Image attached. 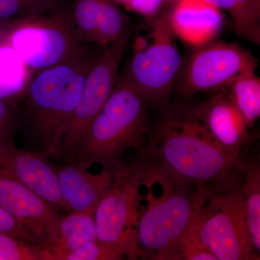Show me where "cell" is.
<instances>
[{
	"label": "cell",
	"instance_id": "83f0119b",
	"mask_svg": "<svg viewBox=\"0 0 260 260\" xmlns=\"http://www.w3.org/2000/svg\"><path fill=\"white\" fill-rule=\"evenodd\" d=\"M16 227L15 219L0 207V234H11Z\"/></svg>",
	"mask_w": 260,
	"mask_h": 260
},
{
	"label": "cell",
	"instance_id": "4316f807",
	"mask_svg": "<svg viewBox=\"0 0 260 260\" xmlns=\"http://www.w3.org/2000/svg\"><path fill=\"white\" fill-rule=\"evenodd\" d=\"M164 0H129L126 8L148 17L153 18L160 11Z\"/></svg>",
	"mask_w": 260,
	"mask_h": 260
},
{
	"label": "cell",
	"instance_id": "8fae6325",
	"mask_svg": "<svg viewBox=\"0 0 260 260\" xmlns=\"http://www.w3.org/2000/svg\"><path fill=\"white\" fill-rule=\"evenodd\" d=\"M0 207L44 248L55 238L56 208L14 177L0 170Z\"/></svg>",
	"mask_w": 260,
	"mask_h": 260
},
{
	"label": "cell",
	"instance_id": "cb8c5ba5",
	"mask_svg": "<svg viewBox=\"0 0 260 260\" xmlns=\"http://www.w3.org/2000/svg\"><path fill=\"white\" fill-rule=\"evenodd\" d=\"M125 257L117 246L97 239L69 253L64 260H121Z\"/></svg>",
	"mask_w": 260,
	"mask_h": 260
},
{
	"label": "cell",
	"instance_id": "3957f363",
	"mask_svg": "<svg viewBox=\"0 0 260 260\" xmlns=\"http://www.w3.org/2000/svg\"><path fill=\"white\" fill-rule=\"evenodd\" d=\"M148 105L119 76L105 105L88 126L69 162L83 169L95 164L116 172L126 165L124 155L143 150L150 129Z\"/></svg>",
	"mask_w": 260,
	"mask_h": 260
},
{
	"label": "cell",
	"instance_id": "9c48e42d",
	"mask_svg": "<svg viewBox=\"0 0 260 260\" xmlns=\"http://www.w3.org/2000/svg\"><path fill=\"white\" fill-rule=\"evenodd\" d=\"M130 37L129 29L104 49L89 70L79 102L61 140L59 158L70 161L90 123L110 97L119 79V67Z\"/></svg>",
	"mask_w": 260,
	"mask_h": 260
},
{
	"label": "cell",
	"instance_id": "ac0fdd59",
	"mask_svg": "<svg viewBox=\"0 0 260 260\" xmlns=\"http://www.w3.org/2000/svg\"><path fill=\"white\" fill-rule=\"evenodd\" d=\"M241 187L253 245L260 251V168L259 162L240 158Z\"/></svg>",
	"mask_w": 260,
	"mask_h": 260
},
{
	"label": "cell",
	"instance_id": "7a4b0ae2",
	"mask_svg": "<svg viewBox=\"0 0 260 260\" xmlns=\"http://www.w3.org/2000/svg\"><path fill=\"white\" fill-rule=\"evenodd\" d=\"M66 62L37 71L21 92L18 125L42 147L59 157L61 140L78 105L87 73L104 49H93Z\"/></svg>",
	"mask_w": 260,
	"mask_h": 260
},
{
	"label": "cell",
	"instance_id": "484cf974",
	"mask_svg": "<svg viewBox=\"0 0 260 260\" xmlns=\"http://www.w3.org/2000/svg\"><path fill=\"white\" fill-rule=\"evenodd\" d=\"M18 125V107L10 105L6 99H0V143L13 140V130Z\"/></svg>",
	"mask_w": 260,
	"mask_h": 260
},
{
	"label": "cell",
	"instance_id": "8992f818",
	"mask_svg": "<svg viewBox=\"0 0 260 260\" xmlns=\"http://www.w3.org/2000/svg\"><path fill=\"white\" fill-rule=\"evenodd\" d=\"M172 8L160 10L151 21L150 43L140 39L133 58L119 76L139 94L147 105L169 104L178 76L181 56L171 20Z\"/></svg>",
	"mask_w": 260,
	"mask_h": 260
},
{
	"label": "cell",
	"instance_id": "9a60e30c",
	"mask_svg": "<svg viewBox=\"0 0 260 260\" xmlns=\"http://www.w3.org/2000/svg\"><path fill=\"white\" fill-rule=\"evenodd\" d=\"M171 20L177 37L198 47L211 42L223 25L221 11L205 0H178Z\"/></svg>",
	"mask_w": 260,
	"mask_h": 260
},
{
	"label": "cell",
	"instance_id": "7402d4cb",
	"mask_svg": "<svg viewBox=\"0 0 260 260\" xmlns=\"http://www.w3.org/2000/svg\"><path fill=\"white\" fill-rule=\"evenodd\" d=\"M61 0H0V20L16 23L56 10Z\"/></svg>",
	"mask_w": 260,
	"mask_h": 260
},
{
	"label": "cell",
	"instance_id": "6da1fadb",
	"mask_svg": "<svg viewBox=\"0 0 260 260\" xmlns=\"http://www.w3.org/2000/svg\"><path fill=\"white\" fill-rule=\"evenodd\" d=\"M239 158L224 151L192 107L176 104L162 108L133 164L181 184L200 186L223 179Z\"/></svg>",
	"mask_w": 260,
	"mask_h": 260
},
{
	"label": "cell",
	"instance_id": "603a6c76",
	"mask_svg": "<svg viewBox=\"0 0 260 260\" xmlns=\"http://www.w3.org/2000/svg\"><path fill=\"white\" fill-rule=\"evenodd\" d=\"M0 260H46L45 251L35 243L0 234Z\"/></svg>",
	"mask_w": 260,
	"mask_h": 260
},
{
	"label": "cell",
	"instance_id": "d6986e66",
	"mask_svg": "<svg viewBox=\"0 0 260 260\" xmlns=\"http://www.w3.org/2000/svg\"><path fill=\"white\" fill-rule=\"evenodd\" d=\"M223 89V88H222ZM225 89L233 104L244 116L249 128L260 116V78L255 73L239 75Z\"/></svg>",
	"mask_w": 260,
	"mask_h": 260
},
{
	"label": "cell",
	"instance_id": "5b68a950",
	"mask_svg": "<svg viewBox=\"0 0 260 260\" xmlns=\"http://www.w3.org/2000/svg\"><path fill=\"white\" fill-rule=\"evenodd\" d=\"M240 158L226 177L205 184L194 218L200 238L217 260L259 259L241 187Z\"/></svg>",
	"mask_w": 260,
	"mask_h": 260
},
{
	"label": "cell",
	"instance_id": "ba28073f",
	"mask_svg": "<svg viewBox=\"0 0 260 260\" xmlns=\"http://www.w3.org/2000/svg\"><path fill=\"white\" fill-rule=\"evenodd\" d=\"M141 186L138 169L126 164L116 172L93 213L98 239L117 246L129 259L138 258Z\"/></svg>",
	"mask_w": 260,
	"mask_h": 260
},
{
	"label": "cell",
	"instance_id": "30bf717a",
	"mask_svg": "<svg viewBox=\"0 0 260 260\" xmlns=\"http://www.w3.org/2000/svg\"><path fill=\"white\" fill-rule=\"evenodd\" d=\"M258 59L234 43L210 42L191 54L179 84L181 97L225 88L239 75L255 73Z\"/></svg>",
	"mask_w": 260,
	"mask_h": 260
},
{
	"label": "cell",
	"instance_id": "2e32d148",
	"mask_svg": "<svg viewBox=\"0 0 260 260\" xmlns=\"http://www.w3.org/2000/svg\"><path fill=\"white\" fill-rule=\"evenodd\" d=\"M97 239L93 213L68 212L59 217L55 238L44 248L46 260H64L69 253Z\"/></svg>",
	"mask_w": 260,
	"mask_h": 260
},
{
	"label": "cell",
	"instance_id": "e0dca14e",
	"mask_svg": "<svg viewBox=\"0 0 260 260\" xmlns=\"http://www.w3.org/2000/svg\"><path fill=\"white\" fill-rule=\"evenodd\" d=\"M232 18L234 31L247 42L260 44V0H205Z\"/></svg>",
	"mask_w": 260,
	"mask_h": 260
},
{
	"label": "cell",
	"instance_id": "4fadbf2b",
	"mask_svg": "<svg viewBox=\"0 0 260 260\" xmlns=\"http://www.w3.org/2000/svg\"><path fill=\"white\" fill-rule=\"evenodd\" d=\"M192 108L195 115L224 151L233 158H241L243 149L250 140L249 127L225 89L214 92L207 102Z\"/></svg>",
	"mask_w": 260,
	"mask_h": 260
},
{
	"label": "cell",
	"instance_id": "277c9868",
	"mask_svg": "<svg viewBox=\"0 0 260 260\" xmlns=\"http://www.w3.org/2000/svg\"><path fill=\"white\" fill-rule=\"evenodd\" d=\"M141 169L153 176L160 186V194L141 177L147 189V205L140 208L138 225V257L152 260H180L181 236L198 213L204 185L181 184L158 173Z\"/></svg>",
	"mask_w": 260,
	"mask_h": 260
},
{
	"label": "cell",
	"instance_id": "7c38bea8",
	"mask_svg": "<svg viewBox=\"0 0 260 260\" xmlns=\"http://www.w3.org/2000/svg\"><path fill=\"white\" fill-rule=\"evenodd\" d=\"M47 155L15 146L13 140L0 143V170L10 174L56 209H64L56 169Z\"/></svg>",
	"mask_w": 260,
	"mask_h": 260
},
{
	"label": "cell",
	"instance_id": "5bb4252c",
	"mask_svg": "<svg viewBox=\"0 0 260 260\" xmlns=\"http://www.w3.org/2000/svg\"><path fill=\"white\" fill-rule=\"evenodd\" d=\"M88 170L72 162L56 169L61 198L67 211L94 213L117 172L102 169V172L93 174Z\"/></svg>",
	"mask_w": 260,
	"mask_h": 260
},
{
	"label": "cell",
	"instance_id": "d4e9b609",
	"mask_svg": "<svg viewBox=\"0 0 260 260\" xmlns=\"http://www.w3.org/2000/svg\"><path fill=\"white\" fill-rule=\"evenodd\" d=\"M179 253L181 259L217 260L200 238L194 219L181 236Z\"/></svg>",
	"mask_w": 260,
	"mask_h": 260
},
{
	"label": "cell",
	"instance_id": "44dd1931",
	"mask_svg": "<svg viewBox=\"0 0 260 260\" xmlns=\"http://www.w3.org/2000/svg\"><path fill=\"white\" fill-rule=\"evenodd\" d=\"M101 8L102 0L74 1L72 18L80 39L85 44L98 46V22Z\"/></svg>",
	"mask_w": 260,
	"mask_h": 260
},
{
	"label": "cell",
	"instance_id": "ffe728a7",
	"mask_svg": "<svg viewBox=\"0 0 260 260\" xmlns=\"http://www.w3.org/2000/svg\"><path fill=\"white\" fill-rule=\"evenodd\" d=\"M23 67L11 48L0 49V99H9L23 91L27 83L22 72Z\"/></svg>",
	"mask_w": 260,
	"mask_h": 260
},
{
	"label": "cell",
	"instance_id": "52a82bcc",
	"mask_svg": "<svg viewBox=\"0 0 260 260\" xmlns=\"http://www.w3.org/2000/svg\"><path fill=\"white\" fill-rule=\"evenodd\" d=\"M16 23L9 47L25 67L37 71L66 62L95 47L80 39L68 8Z\"/></svg>",
	"mask_w": 260,
	"mask_h": 260
},
{
	"label": "cell",
	"instance_id": "f1b7e54d",
	"mask_svg": "<svg viewBox=\"0 0 260 260\" xmlns=\"http://www.w3.org/2000/svg\"><path fill=\"white\" fill-rule=\"evenodd\" d=\"M116 3H121V4L126 5L129 3V0H114Z\"/></svg>",
	"mask_w": 260,
	"mask_h": 260
}]
</instances>
